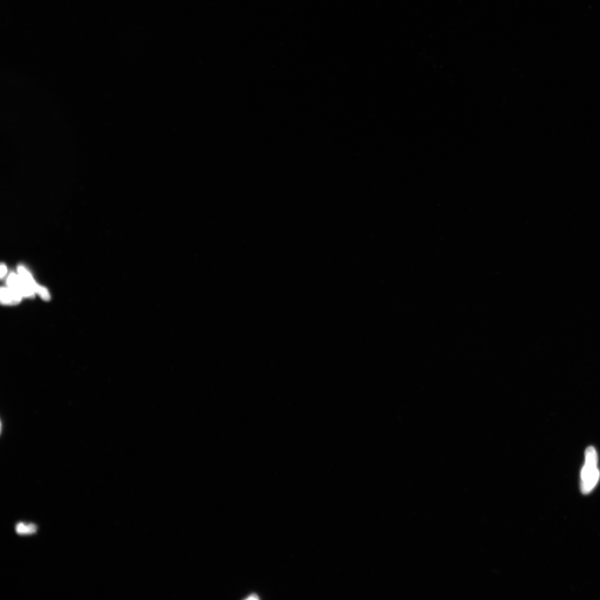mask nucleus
Listing matches in <instances>:
<instances>
[{
	"label": "nucleus",
	"mask_w": 600,
	"mask_h": 600,
	"mask_svg": "<svg viewBox=\"0 0 600 600\" xmlns=\"http://www.w3.org/2000/svg\"><path fill=\"white\" fill-rule=\"evenodd\" d=\"M598 457L596 451L593 447L587 448L585 452V463L581 471V490L585 494H589L595 488L599 479V471L597 469Z\"/></svg>",
	"instance_id": "obj_1"
},
{
	"label": "nucleus",
	"mask_w": 600,
	"mask_h": 600,
	"mask_svg": "<svg viewBox=\"0 0 600 600\" xmlns=\"http://www.w3.org/2000/svg\"><path fill=\"white\" fill-rule=\"evenodd\" d=\"M8 284L10 288L19 292L22 296L31 298L35 296V291L24 282L20 276H17L14 273L9 275Z\"/></svg>",
	"instance_id": "obj_2"
},
{
	"label": "nucleus",
	"mask_w": 600,
	"mask_h": 600,
	"mask_svg": "<svg viewBox=\"0 0 600 600\" xmlns=\"http://www.w3.org/2000/svg\"><path fill=\"white\" fill-rule=\"evenodd\" d=\"M18 272L19 274V276L23 280L31 289H32L35 292H38L43 299L48 301L50 299V296L49 295L48 291L42 286L37 284L33 279L32 275L22 266L18 267Z\"/></svg>",
	"instance_id": "obj_3"
},
{
	"label": "nucleus",
	"mask_w": 600,
	"mask_h": 600,
	"mask_svg": "<svg viewBox=\"0 0 600 600\" xmlns=\"http://www.w3.org/2000/svg\"><path fill=\"white\" fill-rule=\"evenodd\" d=\"M22 295L19 292L11 288L2 287L1 289V300L5 304H16L20 302Z\"/></svg>",
	"instance_id": "obj_4"
},
{
	"label": "nucleus",
	"mask_w": 600,
	"mask_h": 600,
	"mask_svg": "<svg viewBox=\"0 0 600 600\" xmlns=\"http://www.w3.org/2000/svg\"><path fill=\"white\" fill-rule=\"evenodd\" d=\"M37 529L36 526L32 524L27 525L21 523L16 526L17 533L20 535L35 534Z\"/></svg>",
	"instance_id": "obj_5"
},
{
	"label": "nucleus",
	"mask_w": 600,
	"mask_h": 600,
	"mask_svg": "<svg viewBox=\"0 0 600 600\" xmlns=\"http://www.w3.org/2000/svg\"><path fill=\"white\" fill-rule=\"evenodd\" d=\"M6 272H7V268H6V267L5 265L2 264L1 265V278H2V279H3L5 277V275H6Z\"/></svg>",
	"instance_id": "obj_6"
},
{
	"label": "nucleus",
	"mask_w": 600,
	"mask_h": 600,
	"mask_svg": "<svg viewBox=\"0 0 600 600\" xmlns=\"http://www.w3.org/2000/svg\"><path fill=\"white\" fill-rule=\"evenodd\" d=\"M254 594L251 595L250 597H248L247 599H259L258 596H257L255 595L254 596Z\"/></svg>",
	"instance_id": "obj_7"
}]
</instances>
